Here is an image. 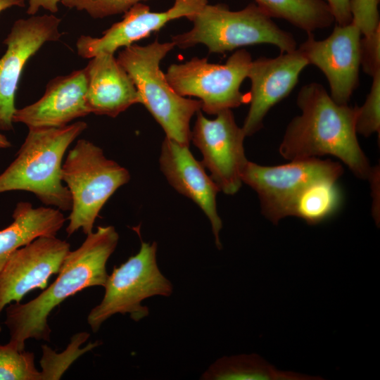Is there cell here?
<instances>
[{
    "label": "cell",
    "instance_id": "obj_1",
    "mask_svg": "<svg viewBox=\"0 0 380 380\" xmlns=\"http://www.w3.org/2000/svg\"><path fill=\"white\" fill-rule=\"evenodd\" d=\"M297 104L302 113L289 124L279 147L284 158L293 160L332 155L359 178L372 177L374 170L357 139V106L336 103L317 82L302 87Z\"/></svg>",
    "mask_w": 380,
    "mask_h": 380
},
{
    "label": "cell",
    "instance_id": "obj_2",
    "mask_svg": "<svg viewBox=\"0 0 380 380\" xmlns=\"http://www.w3.org/2000/svg\"><path fill=\"white\" fill-rule=\"evenodd\" d=\"M119 235L113 226L98 227L82 245L65 257L56 280L39 296L25 303H10L4 324L10 343L24 350L30 338L49 341L48 317L70 296L91 286L104 287L108 274L106 263L115 251Z\"/></svg>",
    "mask_w": 380,
    "mask_h": 380
},
{
    "label": "cell",
    "instance_id": "obj_3",
    "mask_svg": "<svg viewBox=\"0 0 380 380\" xmlns=\"http://www.w3.org/2000/svg\"><path fill=\"white\" fill-rule=\"evenodd\" d=\"M87 127L86 122L77 121L61 127L29 129L15 159L0 175V194L26 191L47 206L70 210L71 196L61 178L62 162L69 146Z\"/></svg>",
    "mask_w": 380,
    "mask_h": 380
},
{
    "label": "cell",
    "instance_id": "obj_4",
    "mask_svg": "<svg viewBox=\"0 0 380 380\" xmlns=\"http://www.w3.org/2000/svg\"><path fill=\"white\" fill-rule=\"evenodd\" d=\"M175 47L172 42L140 46L133 44L120 51L117 60L132 80L143 104L165 132L166 137L189 146L190 120L201 110L200 100L179 95L167 82L160 63Z\"/></svg>",
    "mask_w": 380,
    "mask_h": 380
},
{
    "label": "cell",
    "instance_id": "obj_5",
    "mask_svg": "<svg viewBox=\"0 0 380 380\" xmlns=\"http://www.w3.org/2000/svg\"><path fill=\"white\" fill-rule=\"evenodd\" d=\"M189 20L193 23L190 30L172 37L175 46L187 49L202 44L212 53L259 44L274 45L281 53L297 49L293 36L255 3L236 11L224 4H207Z\"/></svg>",
    "mask_w": 380,
    "mask_h": 380
},
{
    "label": "cell",
    "instance_id": "obj_6",
    "mask_svg": "<svg viewBox=\"0 0 380 380\" xmlns=\"http://www.w3.org/2000/svg\"><path fill=\"white\" fill-rule=\"evenodd\" d=\"M62 181L72 199L68 236L79 229L93 232L96 217L114 192L130 179L128 170L108 159L103 150L90 141L79 139L69 151L61 167Z\"/></svg>",
    "mask_w": 380,
    "mask_h": 380
},
{
    "label": "cell",
    "instance_id": "obj_7",
    "mask_svg": "<svg viewBox=\"0 0 380 380\" xmlns=\"http://www.w3.org/2000/svg\"><path fill=\"white\" fill-rule=\"evenodd\" d=\"M157 243L141 241L139 251L115 267L104 286L101 303L87 316V323L96 333L102 324L117 313L129 314L139 322L149 314L141 302L154 296H170L172 283L160 272L156 260Z\"/></svg>",
    "mask_w": 380,
    "mask_h": 380
},
{
    "label": "cell",
    "instance_id": "obj_8",
    "mask_svg": "<svg viewBox=\"0 0 380 380\" xmlns=\"http://www.w3.org/2000/svg\"><path fill=\"white\" fill-rule=\"evenodd\" d=\"M252 58L246 49L232 54L224 64L210 63L207 58L195 57L167 68L166 79L182 96H196L201 110L209 115L238 107L246 101L240 91L248 77Z\"/></svg>",
    "mask_w": 380,
    "mask_h": 380
},
{
    "label": "cell",
    "instance_id": "obj_9",
    "mask_svg": "<svg viewBox=\"0 0 380 380\" xmlns=\"http://www.w3.org/2000/svg\"><path fill=\"white\" fill-rule=\"evenodd\" d=\"M342 173L339 163L310 158L270 167L248 161L241 179L258 193L262 214L277 224L289 216L294 201L307 186L322 179L336 181Z\"/></svg>",
    "mask_w": 380,
    "mask_h": 380
},
{
    "label": "cell",
    "instance_id": "obj_10",
    "mask_svg": "<svg viewBox=\"0 0 380 380\" xmlns=\"http://www.w3.org/2000/svg\"><path fill=\"white\" fill-rule=\"evenodd\" d=\"M216 115L210 120L198 110L191 139L201 151L202 164L209 170L210 177L220 190L233 195L243 183L242 173L248 161L243 148L246 136L236 123L231 109Z\"/></svg>",
    "mask_w": 380,
    "mask_h": 380
},
{
    "label": "cell",
    "instance_id": "obj_11",
    "mask_svg": "<svg viewBox=\"0 0 380 380\" xmlns=\"http://www.w3.org/2000/svg\"><path fill=\"white\" fill-rule=\"evenodd\" d=\"M61 22L53 14L18 19L3 41L6 50L0 58V130L13 129L15 93L23 70L45 43L60 39Z\"/></svg>",
    "mask_w": 380,
    "mask_h": 380
},
{
    "label": "cell",
    "instance_id": "obj_12",
    "mask_svg": "<svg viewBox=\"0 0 380 380\" xmlns=\"http://www.w3.org/2000/svg\"><path fill=\"white\" fill-rule=\"evenodd\" d=\"M361 32L350 23L334 27L325 39L312 35L298 48L308 64L317 66L326 76L331 99L338 104H348L359 84Z\"/></svg>",
    "mask_w": 380,
    "mask_h": 380
},
{
    "label": "cell",
    "instance_id": "obj_13",
    "mask_svg": "<svg viewBox=\"0 0 380 380\" xmlns=\"http://www.w3.org/2000/svg\"><path fill=\"white\" fill-rule=\"evenodd\" d=\"M70 251V243L56 236L39 237L14 251L0 271V315L30 291L44 288Z\"/></svg>",
    "mask_w": 380,
    "mask_h": 380
},
{
    "label": "cell",
    "instance_id": "obj_14",
    "mask_svg": "<svg viewBox=\"0 0 380 380\" xmlns=\"http://www.w3.org/2000/svg\"><path fill=\"white\" fill-rule=\"evenodd\" d=\"M208 0H175L173 6L163 12H152L148 6L139 2L123 14L122 19L103 31L99 37L81 35L76 42L77 54L90 59L101 53H112L129 46L160 30L168 22L180 18L189 20L208 4Z\"/></svg>",
    "mask_w": 380,
    "mask_h": 380
},
{
    "label": "cell",
    "instance_id": "obj_15",
    "mask_svg": "<svg viewBox=\"0 0 380 380\" xmlns=\"http://www.w3.org/2000/svg\"><path fill=\"white\" fill-rule=\"evenodd\" d=\"M308 65L298 49L281 53L275 58L252 61L247 77L251 84L250 108L242 127L246 136L255 134L262 127L267 112L291 93Z\"/></svg>",
    "mask_w": 380,
    "mask_h": 380
},
{
    "label": "cell",
    "instance_id": "obj_16",
    "mask_svg": "<svg viewBox=\"0 0 380 380\" xmlns=\"http://www.w3.org/2000/svg\"><path fill=\"white\" fill-rule=\"evenodd\" d=\"M160 165L170 184L196 203L208 217L216 246L220 249L222 222L216 208V196L220 190L205 173L202 163L194 158L189 146L165 137L161 146Z\"/></svg>",
    "mask_w": 380,
    "mask_h": 380
},
{
    "label": "cell",
    "instance_id": "obj_17",
    "mask_svg": "<svg viewBox=\"0 0 380 380\" xmlns=\"http://www.w3.org/2000/svg\"><path fill=\"white\" fill-rule=\"evenodd\" d=\"M87 77L84 68L67 75L57 76L46 84L44 95L36 102L15 110L13 122L28 129L61 127L90 114L86 103Z\"/></svg>",
    "mask_w": 380,
    "mask_h": 380
},
{
    "label": "cell",
    "instance_id": "obj_18",
    "mask_svg": "<svg viewBox=\"0 0 380 380\" xmlns=\"http://www.w3.org/2000/svg\"><path fill=\"white\" fill-rule=\"evenodd\" d=\"M86 103L90 113L117 117L131 106L141 103L139 94L114 54L101 53L84 68Z\"/></svg>",
    "mask_w": 380,
    "mask_h": 380
},
{
    "label": "cell",
    "instance_id": "obj_19",
    "mask_svg": "<svg viewBox=\"0 0 380 380\" xmlns=\"http://www.w3.org/2000/svg\"><path fill=\"white\" fill-rule=\"evenodd\" d=\"M13 222L0 230V271L17 249L41 236H56L65 218L58 208H34L29 202H18Z\"/></svg>",
    "mask_w": 380,
    "mask_h": 380
},
{
    "label": "cell",
    "instance_id": "obj_20",
    "mask_svg": "<svg viewBox=\"0 0 380 380\" xmlns=\"http://www.w3.org/2000/svg\"><path fill=\"white\" fill-rule=\"evenodd\" d=\"M202 380H315L322 378L278 370L257 354L224 356L201 375Z\"/></svg>",
    "mask_w": 380,
    "mask_h": 380
},
{
    "label": "cell",
    "instance_id": "obj_21",
    "mask_svg": "<svg viewBox=\"0 0 380 380\" xmlns=\"http://www.w3.org/2000/svg\"><path fill=\"white\" fill-rule=\"evenodd\" d=\"M256 4L271 18L284 19L311 34L312 31L330 27L334 22L331 12L324 0H255Z\"/></svg>",
    "mask_w": 380,
    "mask_h": 380
},
{
    "label": "cell",
    "instance_id": "obj_22",
    "mask_svg": "<svg viewBox=\"0 0 380 380\" xmlns=\"http://www.w3.org/2000/svg\"><path fill=\"white\" fill-rule=\"evenodd\" d=\"M336 182L322 179L307 186L294 201L289 215L302 218L309 224H318L332 215L341 202Z\"/></svg>",
    "mask_w": 380,
    "mask_h": 380
},
{
    "label": "cell",
    "instance_id": "obj_23",
    "mask_svg": "<svg viewBox=\"0 0 380 380\" xmlns=\"http://www.w3.org/2000/svg\"><path fill=\"white\" fill-rule=\"evenodd\" d=\"M89 337L87 332H80L72 336L66 349L57 353L46 345H42L41 380H58L69 367L82 354L98 346V342L89 343L83 348L80 346Z\"/></svg>",
    "mask_w": 380,
    "mask_h": 380
},
{
    "label": "cell",
    "instance_id": "obj_24",
    "mask_svg": "<svg viewBox=\"0 0 380 380\" xmlns=\"http://www.w3.org/2000/svg\"><path fill=\"white\" fill-rule=\"evenodd\" d=\"M0 380H41L34 353L19 350L9 342L0 344Z\"/></svg>",
    "mask_w": 380,
    "mask_h": 380
},
{
    "label": "cell",
    "instance_id": "obj_25",
    "mask_svg": "<svg viewBox=\"0 0 380 380\" xmlns=\"http://www.w3.org/2000/svg\"><path fill=\"white\" fill-rule=\"evenodd\" d=\"M372 84L356 120V131L365 137L380 130V72L372 77Z\"/></svg>",
    "mask_w": 380,
    "mask_h": 380
},
{
    "label": "cell",
    "instance_id": "obj_26",
    "mask_svg": "<svg viewBox=\"0 0 380 380\" xmlns=\"http://www.w3.org/2000/svg\"><path fill=\"white\" fill-rule=\"evenodd\" d=\"M147 0H61L69 8L86 11L91 18L101 19L124 14L135 4Z\"/></svg>",
    "mask_w": 380,
    "mask_h": 380
},
{
    "label": "cell",
    "instance_id": "obj_27",
    "mask_svg": "<svg viewBox=\"0 0 380 380\" xmlns=\"http://www.w3.org/2000/svg\"><path fill=\"white\" fill-rule=\"evenodd\" d=\"M379 4V0H350L352 23L364 37L371 35L380 27Z\"/></svg>",
    "mask_w": 380,
    "mask_h": 380
},
{
    "label": "cell",
    "instance_id": "obj_28",
    "mask_svg": "<svg viewBox=\"0 0 380 380\" xmlns=\"http://www.w3.org/2000/svg\"><path fill=\"white\" fill-rule=\"evenodd\" d=\"M360 65L371 77L380 72V27L361 39Z\"/></svg>",
    "mask_w": 380,
    "mask_h": 380
},
{
    "label": "cell",
    "instance_id": "obj_29",
    "mask_svg": "<svg viewBox=\"0 0 380 380\" xmlns=\"http://www.w3.org/2000/svg\"><path fill=\"white\" fill-rule=\"evenodd\" d=\"M338 25H346L352 22L350 0H324Z\"/></svg>",
    "mask_w": 380,
    "mask_h": 380
},
{
    "label": "cell",
    "instance_id": "obj_30",
    "mask_svg": "<svg viewBox=\"0 0 380 380\" xmlns=\"http://www.w3.org/2000/svg\"><path fill=\"white\" fill-rule=\"evenodd\" d=\"M58 3H61V0H29L27 13L31 15H35L40 8L55 13L58 10Z\"/></svg>",
    "mask_w": 380,
    "mask_h": 380
},
{
    "label": "cell",
    "instance_id": "obj_31",
    "mask_svg": "<svg viewBox=\"0 0 380 380\" xmlns=\"http://www.w3.org/2000/svg\"><path fill=\"white\" fill-rule=\"evenodd\" d=\"M13 6L24 7V0H0V13Z\"/></svg>",
    "mask_w": 380,
    "mask_h": 380
},
{
    "label": "cell",
    "instance_id": "obj_32",
    "mask_svg": "<svg viewBox=\"0 0 380 380\" xmlns=\"http://www.w3.org/2000/svg\"><path fill=\"white\" fill-rule=\"evenodd\" d=\"M11 146L6 137L0 132V148H6Z\"/></svg>",
    "mask_w": 380,
    "mask_h": 380
}]
</instances>
